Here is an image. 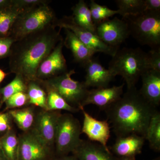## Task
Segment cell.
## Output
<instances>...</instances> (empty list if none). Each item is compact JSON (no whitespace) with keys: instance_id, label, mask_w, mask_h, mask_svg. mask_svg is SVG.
Listing matches in <instances>:
<instances>
[{"instance_id":"cell-22","label":"cell","mask_w":160,"mask_h":160,"mask_svg":"<svg viewBox=\"0 0 160 160\" xmlns=\"http://www.w3.org/2000/svg\"><path fill=\"white\" fill-rule=\"evenodd\" d=\"M0 146L7 160H18L19 140L13 129L0 136Z\"/></svg>"},{"instance_id":"cell-40","label":"cell","mask_w":160,"mask_h":160,"mask_svg":"<svg viewBox=\"0 0 160 160\" xmlns=\"http://www.w3.org/2000/svg\"><path fill=\"white\" fill-rule=\"evenodd\" d=\"M117 160H136L135 157L118 158Z\"/></svg>"},{"instance_id":"cell-31","label":"cell","mask_w":160,"mask_h":160,"mask_svg":"<svg viewBox=\"0 0 160 160\" xmlns=\"http://www.w3.org/2000/svg\"><path fill=\"white\" fill-rule=\"evenodd\" d=\"M50 2V1L47 0H12V6L21 13L36 6Z\"/></svg>"},{"instance_id":"cell-8","label":"cell","mask_w":160,"mask_h":160,"mask_svg":"<svg viewBox=\"0 0 160 160\" xmlns=\"http://www.w3.org/2000/svg\"><path fill=\"white\" fill-rule=\"evenodd\" d=\"M53 26L61 29H69L81 42L95 53L103 52L112 57L119 49L108 46L94 33L78 26L72 21L71 16H65L60 19H57Z\"/></svg>"},{"instance_id":"cell-1","label":"cell","mask_w":160,"mask_h":160,"mask_svg":"<svg viewBox=\"0 0 160 160\" xmlns=\"http://www.w3.org/2000/svg\"><path fill=\"white\" fill-rule=\"evenodd\" d=\"M61 29L52 25L16 41L9 57L12 73L22 77L27 82L37 80L40 64L63 39Z\"/></svg>"},{"instance_id":"cell-30","label":"cell","mask_w":160,"mask_h":160,"mask_svg":"<svg viewBox=\"0 0 160 160\" xmlns=\"http://www.w3.org/2000/svg\"><path fill=\"white\" fill-rule=\"evenodd\" d=\"M28 102L29 98L26 92H18L12 96L5 102L4 112L18 109L26 105H28Z\"/></svg>"},{"instance_id":"cell-7","label":"cell","mask_w":160,"mask_h":160,"mask_svg":"<svg viewBox=\"0 0 160 160\" xmlns=\"http://www.w3.org/2000/svg\"><path fill=\"white\" fill-rule=\"evenodd\" d=\"M82 126L70 113L62 114L58 122L55 146L57 157L72 153L82 141Z\"/></svg>"},{"instance_id":"cell-5","label":"cell","mask_w":160,"mask_h":160,"mask_svg":"<svg viewBox=\"0 0 160 160\" xmlns=\"http://www.w3.org/2000/svg\"><path fill=\"white\" fill-rule=\"evenodd\" d=\"M57 19L49 4H43L20 13L15 22L10 37L15 41L53 25Z\"/></svg>"},{"instance_id":"cell-10","label":"cell","mask_w":160,"mask_h":160,"mask_svg":"<svg viewBox=\"0 0 160 160\" xmlns=\"http://www.w3.org/2000/svg\"><path fill=\"white\" fill-rule=\"evenodd\" d=\"M95 34L108 46L119 48L130 35L127 22L117 17L96 25Z\"/></svg>"},{"instance_id":"cell-9","label":"cell","mask_w":160,"mask_h":160,"mask_svg":"<svg viewBox=\"0 0 160 160\" xmlns=\"http://www.w3.org/2000/svg\"><path fill=\"white\" fill-rule=\"evenodd\" d=\"M18 160H52L51 148L30 130L19 136Z\"/></svg>"},{"instance_id":"cell-20","label":"cell","mask_w":160,"mask_h":160,"mask_svg":"<svg viewBox=\"0 0 160 160\" xmlns=\"http://www.w3.org/2000/svg\"><path fill=\"white\" fill-rule=\"evenodd\" d=\"M72 19L78 26L95 34L96 26L92 21L91 12L85 1L80 0L72 8Z\"/></svg>"},{"instance_id":"cell-2","label":"cell","mask_w":160,"mask_h":160,"mask_svg":"<svg viewBox=\"0 0 160 160\" xmlns=\"http://www.w3.org/2000/svg\"><path fill=\"white\" fill-rule=\"evenodd\" d=\"M105 111L117 137L136 134L146 139L152 118L158 110L135 87L127 89L119 99Z\"/></svg>"},{"instance_id":"cell-29","label":"cell","mask_w":160,"mask_h":160,"mask_svg":"<svg viewBox=\"0 0 160 160\" xmlns=\"http://www.w3.org/2000/svg\"><path fill=\"white\" fill-rule=\"evenodd\" d=\"M89 8L92 21L95 26L119 13L118 10H112L107 6H101L92 0L90 1Z\"/></svg>"},{"instance_id":"cell-21","label":"cell","mask_w":160,"mask_h":160,"mask_svg":"<svg viewBox=\"0 0 160 160\" xmlns=\"http://www.w3.org/2000/svg\"><path fill=\"white\" fill-rule=\"evenodd\" d=\"M12 121L23 132L31 130L34 124L35 114L32 106L21 109H12L8 111Z\"/></svg>"},{"instance_id":"cell-36","label":"cell","mask_w":160,"mask_h":160,"mask_svg":"<svg viewBox=\"0 0 160 160\" xmlns=\"http://www.w3.org/2000/svg\"><path fill=\"white\" fill-rule=\"evenodd\" d=\"M12 7V0H0V11Z\"/></svg>"},{"instance_id":"cell-42","label":"cell","mask_w":160,"mask_h":160,"mask_svg":"<svg viewBox=\"0 0 160 160\" xmlns=\"http://www.w3.org/2000/svg\"><path fill=\"white\" fill-rule=\"evenodd\" d=\"M0 108H1V107H0Z\"/></svg>"},{"instance_id":"cell-33","label":"cell","mask_w":160,"mask_h":160,"mask_svg":"<svg viewBox=\"0 0 160 160\" xmlns=\"http://www.w3.org/2000/svg\"><path fill=\"white\" fill-rule=\"evenodd\" d=\"M12 122L11 116L8 111L0 112V136L12 129Z\"/></svg>"},{"instance_id":"cell-39","label":"cell","mask_w":160,"mask_h":160,"mask_svg":"<svg viewBox=\"0 0 160 160\" xmlns=\"http://www.w3.org/2000/svg\"><path fill=\"white\" fill-rule=\"evenodd\" d=\"M0 160H7L3 153L2 150L1 149V146H0Z\"/></svg>"},{"instance_id":"cell-37","label":"cell","mask_w":160,"mask_h":160,"mask_svg":"<svg viewBox=\"0 0 160 160\" xmlns=\"http://www.w3.org/2000/svg\"><path fill=\"white\" fill-rule=\"evenodd\" d=\"M52 160H78L74 155H66L63 156L54 157Z\"/></svg>"},{"instance_id":"cell-25","label":"cell","mask_w":160,"mask_h":160,"mask_svg":"<svg viewBox=\"0 0 160 160\" xmlns=\"http://www.w3.org/2000/svg\"><path fill=\"white\" fill-rule=\"evenodd\" d=\"M146 140L149 142V146L152 150L160 151V113L158 111L152 118L149 123Z\"/></svg>"},{"instance_id":"cell-12","label":"cell","mask_w":160,"mask_h":160,"mask_svg":"<svg viewBox=\"0 0 160 160\" xmlns=\"http://www.w3.org/2000/svg\"><path fill=\"white\" fill-rule=\"evenodd\" d=\"M62 113L59 111L42 109L36 115L31 130L51 148L54 146L58 122Z\"/></svg>"},{"instance_id":"cell-24","label":"cell","mask_w":160,"mask_h":160,"mask_svg":"<svg viewBox=\"0 0 160 160\" xmlns=\"http://www.w3.org/2000/svg\"><path fill=\"white\" fill-rule=\"evenodd\" d=\"M47 93L46 110L59 111L65 110L71 112H76L79 109L70 106L59 94L51 89H46Z\"/></svg>"},{"instance_id":"cell-6","label":"cell","mask_w":160,"mask_h":160,"mask_svg":"<svg viewBox=\"0 0 160 160\" xmlns=\"http://www.w3.org/2000/svg\"><path fill=\"white\" fill-rule=\"evenodd\" d=\"M75 73L73 69L49 79L38 80L45 89L56 92L70 106L79 109L89 90L83 82L72 78V76Z\"/></svg>"},{"instance_id":"cell-13","label":"cell","mask_w":160,"mask_h":160,"mask_svg":"<svg viewBox=\"0 0 160 160\" xmlns=\"http://www.w3.org/2000/svg\"><path fill=\"white\" fill-rule=\"evenodd\" d=\"M83 114L82 133H85L90 141L96 142L107 149V142L110 136V127L108 120L96 119L85 111L83 107H80Z\"/></svg>"},{"instance_id":"cell-14","label":"cell","mask_w":160,"mask_h":160,"mask_svg":"<svg viewBox=\"0 0 160 160\" xmlns=\"http://www.w3.org/2000/svg\"><path fill=\"white\" fill-rule=\"evenodd\" d=\"M125 83L119 86L94 88L89 90L86 99L80 107L92 104L102 110H106L122 97Z\"/></svg>"},{"instance_id":"cell-27","label":"cell","mask_w":160,"mask_h":160,"mask_svg":"<svg viewBox=\"0 0 160 160\" xmlns=\"http://www.w3.org/2000/svg\"><path fill=\"white\" fill-rule=\"evenodd\" d=\"M20 13L12 6L0 11V38L10 36L15 22Z\"/></svg>"},{"instance_id":"cell-3","label":"cell","mask_w":160,"mask_h":160,"mask_svg":"<svg viewBox=\"0 0 160 160\" xmlns=\"http://www.w3.org/2000/svg\"><path fill=\"white\" fill-rule=\"evenodd\" d=\"M115 77L124 79L127 89L135 87L142 74L148 70L146 52L139 48L119 49L109 63V69Z\"/></svg>"},{"instance_id":"cell-16","label":"cell","mask_w":160,"mask_h":160,"mask_svg":"<svg viewBox=\"0 0 160 160\" xmlns=\"http://www.w3.org/2000/svg\"><path fill=\"white\" fill-rule=\"evenodd\" d=\"M145 138L136 134L117 137L111 148V152L117 158L135 157L142 152Z\"/></svg>"},{"instance_id":"cell-15","label":"cell","mask_w":160,"mask_h":160,"mask_svg":"<svg viewBox=\"0 0 160 160\" xmlns=\"http://www.w3.org/2000/svg\"><path fill=\"white\" fill-rule=\"evenodd\" d=\"M86 75L84 85L87 88L108 87L110 82L114 78V75L109 69H106L97 59H91L84 66Z\"/></svg>"},{"instance_id":"cell-4","label":"cell","mask_w":160,"mask_h":160,"mask_svg":"<svg viewBox=\"0 0 160 160\" xmlns=\"http://www.w3.org/2000/svg\"><path fill=\"white\" fill-rule=\"evenodd\" d=\"M122 19L128 24L130 35L141 45L160 49V12L145 11Z\"/></svg>"},{"instance_id":"cell-26","label":"cell","mask_w":160,"mask_h":160,"mask_svg":"<svg viewBox=\"0 0 160 160\" xmlns=\"http://www.w3.org/2000/svg\"><path fill=\"white\" fill-rule=\"evenodd\" d=\"M27 83L22 77L16 75L10 83L0 88V107L13 94L21 92H26Z\"/></svg>"},{"instance_id":"cell-28","label":"cell","mask_w":160,"mask_h":160,"mask_svg":"<svg viewBox=\"0 0 160 160\" xmlns=\"http://www.w3.org/2000/svg\"><path fill=\"white\" fill-rule=\"evenodd\" d=\"M118 14L122 18L136 15L145 11V0H117Z\"/></svg>"},{"instance_id":"cell-38","label":"cell","mask_w":160,"mask_h":160,"mask_svg":"<svg viewBox=\"0 0 160 160\" xmlns=\"http://www.w3.org/2000/svg\"><path fill=\"white\" fill-rule=\"evenodd\" d=\"M7 75H8L7 73L3 71L2 69H0V84L3 82Z\"/></svg>"},{"instance_id":"cell-18","label":"cell","mask_w":160,"mask_h":160,"mask_svg":"<svg viewBox=\"0 0 160 160\" xmlns=\"http://www.w3.org/2000/svg\"><path fill=\"white\" fill-rule=\"evenodd\" d=\"M78 160H117L110 151L102 145L91 141L82 140L72 152Z\"/></svg>"},{"instance_id":"cell-41","label":"cell","mask_w":160,"mask_h":160,"mask_svg":"<svg viewBox=\"0 0 160 160\" xmlns=\"http://www.w3.org/2000/svg\"><path fill=\"white\" fill-rule=\"evenodd\" d=\"M154 160H160V158H157L155 159Z\"/></svg>"},{"instance_id":"cell-34","label":"cell","mask_w":160,"mask_h":160,"mask_svg":"<svg viewBox=\"0 0 160 160\" xmlns=\"http://www.w3.org/2000/svg\"><path fill=\"white\" fill-rule=\"evenodd\" d=\"M15 42L10 36L0 38V59L9 57L12 46Z\"/></svg>"},{"instance_id":"cell-35","label":"cell","mask_w":160,"mask_h":160,"mask_svg":"<svg viewBox=\"0 0 160 160\" xmlns=\"http://www.w3.org/2000/svg\"><path fill=\"white\" fill-rule=\"evenodd\" d=\"M145 11L160 12V0H145Z\"/></svg>"},{"instance_id":"cell-23","label":"cell","mask_w":160,"mask_h":160,"mask_svg":"<svg viewBox=\"0 0 160 160\" xmlns=\"http://www.w3.org/2000/svg\"><path fill=\"white\" fill-rule=\"evenodd\" d=\"M26 93L29 98L28 105L46 110L47 93L39 80L29 81L27 83Z\"/></svg>"},{"instance_id":"cell-11","label":"cell","mask_w":160,"mask_h":160,"mask_svg":"<svg viewBox=\"0 0 160 160\" xmlns=\"http://www.w3.org/2000/svg\"><path fill=\"white\" fill-rule=\"evenodd\" d=\"M64 46V39H62L43 60L38 68L37 79H49L68 71L66 61L63 53Z\"/></svg>"},{"instance_id":"cell-19","label":"cell","mask_w":160,"mask_h":160,"mask_svg":"<svg viewBox=\"0 0 160 160\" xmlns=\"http://www.w3.org/2000/svg\"><path fill=\"white\" fill-rule=\"evenodd\" d=\"M66 36L64 40V46L70 49L77 62L85 66L96 53L81 42L70 30L65 29Z\"/></svg>"},{"instance_id":"cell-17","label":"cell","mask_w":160,"mask_h":160,"mask_svg":"<svg viewBox=\"0 0 160 160\" xmlns=\"http://www.w3.org/2000/svg\"><path fill=\"white\" fill-rule=\"evenodd\" d=\"M140 94L152 106L156 108L160 104V72L147 70L141 76Z\"/></svg>"},{"instance_id":"cell-32","label":"cell","mask_w":160,"mask_h":160,"mask_svg":"<svg viewBox=\"0 0 160 160\" xmlns=\"http://www.w3.org/2000/svg\"><path fill=\"white\" fill-rule=\"evenodd\" d=\"M146 66L148 70L160 72V48L152 49L146 53Z\"/></svg>"}]
</instances>
